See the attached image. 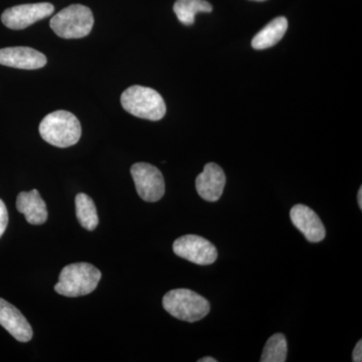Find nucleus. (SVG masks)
Masks as SVG:
<instances>
[{
    "label": "nucleus",
    "mask_w": 362,
    "mask_h": 362,
    "mask_svg": "<svg viewBox=\"0 0 362 362\" xmlns=\"http://www.w3.org/2000/svg\"><path fill=\"white\" fill-rule=\"evenodd\" d=\"M252 1H259V2H262V1H266V0H252Z\"/></svg>",
    "instance_id": "22"
},
{
    "label": "nucleus",
    "mask_w": 362,
    "mask_h": 362,
    "mask_svg": "<svg viewBox=\"0 0 362 362\" xmlns=\"http://www.w3.org/2000/svg\"><path fill=\"white\" fill-rule=\"evenodd\" d=\"M40 134L45 142L59 148L77 144L82 135L80 121L71 112H52L40 124Z\"/></svg>",
    "instance_id": "1"
},
{
    "label": "nucleus",
    "mask_w": 362,
    "mask_h": 362,
    "mask_svg": "<svg viewBox=\"0 0 362 362\" xmlns=\"http://www.w3.org/2000/svg\"><path fill=\"white\" fill-rule=\"evenodd\" d=\"M216 359L214 357H204V358L199 359V362H216Z\"/></svg>",
    "instance_id": "21"
},
{
    "label": "nucleus",
    "mask_w": 362,
    "mask_h": 362,
    "mask_svg": "<svg viewBox=\"0 0 362 362\" xmlns=\"http://www.w3.org/2000/svg\"><path fill=\"white\" fill-rule=\"evenodd\" d=\"M176 256L187 259L197 265H211L218 259V251L209 240L195 235L178 238L173 243Z\"/></svg>",
    "instance_id": "7"
},
{
    "label": "nucleus",
    "mask_w": 362,
    "mask_h": 362,
    "mask_svg": "<svg viewBox=\"0 0 362 362\" xmlns=\"http://www.w3.org/2000/svg\"><path fill=\"white\" fill-rule=\"evenodd\" d=\"M54 7L47 2L23 4L7 8L1 16V21L11 30H20L44 20L54 13Z\"/></svg>",
    "instance_id": "8"
},
{
    "label": "nucleus",
    "mask_w": 362,
    "mask_h": 362,
    "mask_svg": "<svg viewBox=\"0 0 362 362\" xmlns=\"http://www.w3.org/2000/svg\"><path fill=\"white\" fill-rule=\"evenodd\" d=\"M287 340L284 334L276 333L267 341L261 362H285L287 361Z\"/></svg>",
    "instance_id": "17"
},
{
    "label": "nucleus",
    "mask_w": 362,
    "mask_h": 362,
    "mask_svg": "<svg viewBox=\"0 0 362 362\" xmlns=\"http://www.w3.org/2000/svg\"><path fill=\"white\" fill-rule=\"evenodd\" d=\"M16 209L30 225H42L47 220V204L37 189L21 192L16 199Z\"/></svg>",
    "instance_id": "13"
},
{
    "label": "nucleus",
    "mask_w": 362,
    "mask_h": 362,
    "mask_svg": "<svg viewBox=\"0 0 362 362\" xmlns=\"http://www.w3.org/2000/svg\"><path fill=\"white\" fill-rule=\"evenodd\" d=\"M76 214L80 225L87 230H94L99 225L96 206L89 195L78 194L76 197Z\"/></svg>",
    "instance_id": "16"
},
{
    "label": "nucleus",
    "mask_w": 362,
    "mask_h": 362,
    "mask_svg": "<svg viewBox=\"0 0 362 362\" xmlns=\"http://www.w3.org/2000/svg\"><path fill=\"white\" fill-rule=\"evenodd\" d=\"M287 30V18L284 16H279L255 35L252 40V47L257 51H263V49L274 47L283 39Z\"/></svg>",
    "instance_id": "14"
},
{
    "label": "nucleus",
    "mask_w": 362,
    "mask_h": 362,
    "mask_svg": "<svg viewBox=\"0 0 362 362\" xmlns=\"http://www.w3.org/2000/svg\"><path fill=\"white\" fill-rule=\"evenodd\" d=\"M357 202H358L359 209H362V187L359 188L358 194H357Z\"/></svg>",
    "instance_id": "20"
},
{
    "label": "nucleus",
    "mask_w": 362,
    "mask_h": 362,
    "mask_svg": "<svg viewBox=\"0 0 362 362\" xmlns=\"http://www.w3.org/2000/svg\"><path fill=\"white\" fill-rule=\"evenodd\" d=\"M121 104L128 113L150 121L161 120L166 113L163 98L157 90L142 86H132L121 95Z\"/></svg>",
    "instance_id": "3"
},
{
    "label": "nucleus",
    "mask_w": 362,
    "mask_h": 362,
    "mask_svg": "<svg viewBox=\"0 0 362 362\" xmlns=\"http://www.w3.org/2000/svg\"><path fill=\"white\" fill-rule=\"evenodd\" d=\"M173 11L182 25H194L199 13H211L213 6L206 0H176Z\"/></svg>",
    "instance_id": "15"
},
{
    "label": "nucleus",
    "mask_w": 362,
    "mask_h": 362,
    "mask_svg": "<svg viewBox=\"0 0 362 362\" xmlns=\"http://www.w3.org/2000/svg\"><path fill=\"white\" fill-rule=\"evenodd\" d=\"M163 308L180 320L197 322L211 310L209 301L189 289H175L166 293L162 300Z\"/></svg>",
    "instance_id": "4"
},
{
    "label": "nucleus",
    "mask_w": 362,
    "mask_h": 362,
    "mask_svg": "<svg viewBox=\"0 0 362 362\" xmlns=\"http://www.w3.org/2000/svg\"><path fill=\"white\" fill-rule=\"evenodd\" d=\"M131 175L134 180L137 194L147 202L160 201L165 194V182L161 171L154 165L145 162L135 163L131 168Z\"/></svg>",
    "instance_id": "6"
},
{
    "label": "nucleus",
    "mask_w": 362,
    "mask_h": 362,
    "mask_svg": "<svg viewBox=\"0 0 362 362\" xmlns=\"http://www.w3.org/2000/svg\"><path fill=\"white\" fill-rule=\"evenodd\" d=\"M0 325L20 342H28L33 338V328L25 317L2 298H0Z\"/></svg>",
    "instance_id": "12"
},
{
    "label": "nucleus",
    "mask_w": 362,
    "mask_h": 362,
    "mask_svg": "<svg viewBox=\"0 0 362 362\" xmlns=\"http://www.w3.org/2000/svg\"><path fill=\"white\" fill-rule=\"evenodd\" d=\"M290 218L293 225L303 233L309 242L319 243L325 238V226L318 214L310 207L304 204H296L290 211Z\"/></svg>",
    "instance_id": "9"
},
{
    "label": "nucleus",
    "mask_w": 362,
    "mask_h": 362,
    "mask_svg": "<svg viewBox=\"0 0 362 362\" xmlns=\"http://www.w3.org/2000/svg\"><path fill=\"white\" fill-rule=\"evenodd\" d=\"M51 28L63 39H81L87 37L94 25V16L89 7L73 4L62 9L52 18Z\"/></svg>",
    "instance_id": "5"
},
{
    "label": "nucleus",
    "mask_w": 362,
    "mask_h": 362,
    "mask_svg": "<svg viewBox=\"0 0 362 362\" xmlns=\"http://www.w3.org/2000/svg\"><path fill=\"white\" fill-rule=\"evenodd\" d=\"M352 361L361 362L362 361V341L359 340L356 345L354 352H352Z\"/></svg>",
    "instance_id": "19"
},
{
    "label": "nucleus",
    "mask_w": 362,
    "mask_h": 362,
    "mask_svg": "<svg viewBox=\"0 0 362 362\" xmlns=\"http://www.w3.org/2000/svg\"><path fill=\"white\" fill-rule=\"evenodd\" d=\"M101 277V272L89 263L71 264L62 270L54 290L66 297L86 296L95 291Z\"/></svg>",
    "instance_id": "2"
},
{
    "label": "nucleus",
    "mask_w": 362,
    "mask_h": 362,
    "mask_svg": "<svg viewBox=\"0 0 362 362\" xmlns=\"http://www.w3.org/2000/svg\"><path fill=\"white\" fill-rule=\"evenodd\" d=\"M0 65L23 70H37L47 65V58L32 47H6L0 49Z\"/></svg>",
    "instance_id": "10"
},
{
    "label": "nucleus",
    "mask_w": 362,
    "mask_h": 362,
    "mask_svg": "<svg viewBox=\"0 0 362 362\" xmlns=\"http://www.w3.org/2000/svg\"><path fill=\"white\" fill-rule=\"evenodd\" d=\"M226 185V175L218 164L207 163L204 171L195 180L197 194L204 201L214 202L218 201L223 195Z\"/></svg>",
    "instance_id": "11"
},
{
    "label": "nucleus",
    "mask_w": 362,
    "mask_h": 362,
    "mask_svg": "<svg viewBox=\"0 0 362 362\" xmlns=\"http://www.w3.org/2000/svg\"><path fill=\"white\" fill-rule=\"evenodd\" d=\"M7 225H8V213L4 202L0 199V238L6 232Z\"/></svg>",
    "instance_id": "18"
}]
</instances>
